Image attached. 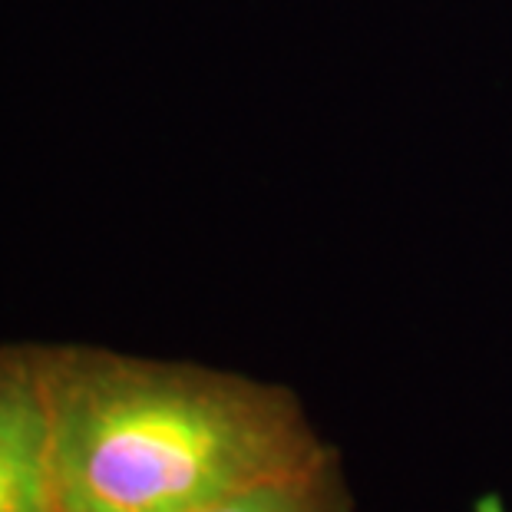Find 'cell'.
Here are the masks:
<instances>
[{
	"label": "cell",
	"instance_id": "1",
	"mask_svg": "<svg viewBox=\"0 0 512 512\" xmlns=\"http://www.w3.org/2000/svg\"><path fill=\"white\" fill-rule=\"evenodd\" d=\"M57 512H202L334 450L285 387L47 347Z\"/></svg>",
	"mask_w": 512,
	"mask_h": 512
},
{
	"label": "cell",
	"instance_id": "2",
	"mask_svg": "<svg viewBox=\"0 0 512 512\" xmlns=\"http://www.w3.org/2000/svg\"><path fill=\"white\" fill-rule=\"evenodd\" d=\"M0 512H57L47 347H0Z\"/></svg>",
	"mask_w": 512,
	"mask_h": 512
},
{
	"label": "cell",
	"instance_id": "3",
	"mask_svg": "<svg viewBox=\"0 0 512 512\" xmlns=\"http://www.w3.org/2000/svg\"><path fill=\"white\" fill-rule=\"evenodd\" d=\"M202 512H357V506L341 456L331 453L321 463L242 489Z\"/></svg>",
	"mask_w": 512,
	"mask_h": 512
}]
</instances>
